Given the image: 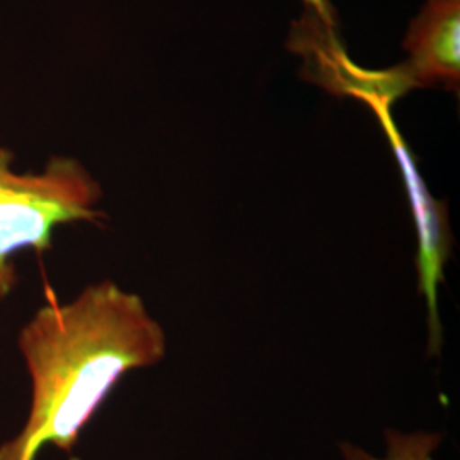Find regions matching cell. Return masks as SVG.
I'll list each match as a JSON object with an SVG mask.
<instances>
[{"label":"cell","mask_w":460,"mask_h":460,"mask_svg":"<svg viewBox=\"0 0 460 460\" xmlns=\"http://www.w3.org/2000/svg\"><path fill=\"white\" fill-rule=\"evenodd\" d=\"M380 111V119L391 138L395 157L401 164L408 195L411 199L414 222L418 227V273H420V292L427 296L428 326H429V349L438 351L442 346V323L438 314V285L444 281V266L450 252V232L447 227L444 207H440L429 197L425 182L421 181L411 154L399 133L391 123L385 110Z\"/></svg>","instance_id":"obj_3"},{"label":"cell","mask_w":460,"mask_h":460,"mask_svg":"<svg viewBox=\"0 0 460 460\" xmlns=\"http://www.w3.org/2000/svg\"><path fill=\"white\" fill-rule=\"evenodd\" d=\"M19 346L33 402L21 433L0 445V460H36L47 445L70 452L119 378L164 358L165 334L140 296L102 281L40 309Z\"/></svg>","instance_id":"obj_1"},{"label":"cell","mask_w":460,"mask_h":460,"mask_svg":"<svg viewBox=\"0 0 460 460\" xmlns=\"http://www.w3.org/2000/svg\"><path fill=\"white\" fill-rule=\"evenodd\" d=\"M387 457L377 459L368 456L362 448L353 445H341L346 460H431V454L442 442L437 433H412L402 435L399 431L387 429Z\"/></svg>","instance_id":"obj_5"},{"label":"cell","mask_w":460,"mask_h":460,"mask_svg":"<svg viewBox=\"0 0 460 460\" xmlns=\"http://www.w3.org/2000/svg\"><path fill=\"white\" fill-rule=\"evenodd\" d=\"M11 161L13 154L0 148V298L16 287L14 252L47 251L57 226L102 217L94 208L101 188L77 161L57 157L41 174H17Z\"/></svg>","instance_id":"obj_2"},{"label":"cell","mask_w":460,"mask_h":460,"mask_svg":"<svg viewBox=\"0 0 460 460\" xmlns=\"http://www.w3.org/2000/svg\"><path fill=\"white\" fill-rule=\"evenodd\" d=\"M459 33L460 0H427L404 41L410 58L397 70L399 85L444 83L457 87Z\"/></svg>","instance_id":"obj_4"}]
</instances>
